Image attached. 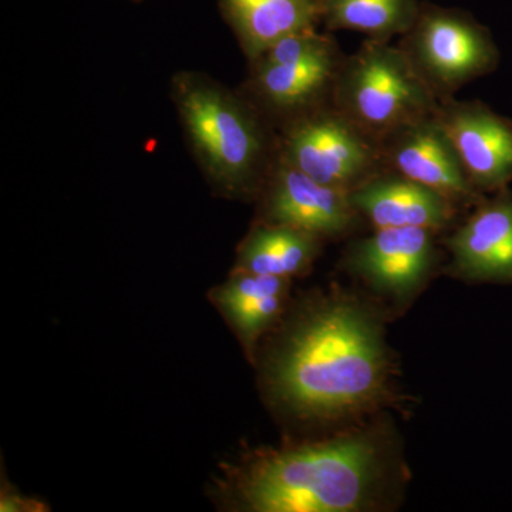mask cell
<instances>
[{"label":"cell","mask_w":512,"mask_h":512,"mask_svg":"<svg viewBox=\"0 0 512 512\" xmlns=\"http://www.w3.org/2000/svg\"><path fill=\"white\" fill-rule=\"evenodd\" d=\"M397 46L439 101L454 97L500 64V50L488 28L466 10L433 3H421L412 28Z\"/></svg>","instance_id":"cell-6"},{"label":"cell","mask_w":512,"mask_h":512,"mask_svg":"<svg viewBox=\"0 0 512 512\" xmlns=\"http://www.w3.org/2000/svg\"><path fill=\"white\" fill-rule=\"evenodd\" d=\"M291 279L252 274L232 268L222 284L208 292L210 302L254 362L259 342L286 311Z\"/></svg>","instance_id":"cell-14"},{"label":"cell","mask_w":512,"mask_h":512,"mask_svg":"<svg viewBox=\"0 0 512 512\" xmlns=\"http://www.w3.org/2000/svg\"><path fill=\"white\" fill-rule=\"evenodd\" d=\"M360 217L375 228L416 227L446 231L457 218V207L443 194L393 170L370 178L349 194Z\"/></svg>","instance_id":"cell-13"},{"label":"cell","mask_w":512,"mask_h":512,"mask_svg":"<svg viewBox=\"0 0 512 512\" xmlns=\"http://www.w3.org/2000/svg\"><path fill=\"white\" fill-rule=\"evenodd\" d=\"M220 10L248 63L278 40L322 22L315 0H220Z\"/></svg>","instance_id":"cell-15"},{"label":"cell","mask_w":512,"mask_h":512,"mask_svg":"<svg viewBox=\"0 0 512 512\" xmlns=\"http://www.w3.org/2000/svg\"><path fill=\"white\" fill-rule=\"evenodd\" d=\"M420 6L419 0H323L320 19L332 32L352 30L390 42L412 28Z\"/></svg>","instance_id":"cell-17"},{"label":"cell","mask_w":512,"mask_h":512,"mask_svg":"<svg viewBox=\"0 0 512 512\" xmlns=\"http://www.w3.org/2000/svg\"><path fill=\"white\" fill-rule=\"evenodd\" d=\"M436 117L478 192L494 194L508 187L512 181V120L483 101L454 97L439 101Z\"/></svg>","instance_id":"cell-11"},{"label":"cell","mask_w":512,"mask_h":512,"mask_svg":"<svg viewBox=\"0 0 512 512\" xmlns=\"http://www.w3.org/2000/svg\"><path fill=\"white\" fill-rule=\"evenodd\" d=\"M345 57L339 43L318 29L293 33L248 63L239 89L279 128L332 103Z\"/></svg>","instance_id":"cell-5"},{"label":"cell","mask_w":512,"mask_h":512,"mask_svg":"<svg viewBox=\"0 0 512 512\" xmlns=\"http://www.w3.org/2000/svg\"><path fill=\"white\" fill-rule=\"evenodd\" d=\"M332 103L380 141L390 131L433 114L439 100L399 46L366 39L343 60Z\"/></svg>","instance_id":"cell-4"},{"label":"cell","mask_w":512,"mask_h":512,"mask_svg":"<svg viewBox=\"0 0 512 512\" xmlns=\"http://www.w3.org/2000/svg\"><path fill=\"white\" fill-rule=\"evenodd\" d=\"M264 377L271 399L299 419L336 420L373 409L390 393L382 326L343 293L308 302L266 356Z\"/></svg>","instance_id":"cell-1"},{"label":"cell","mask_w":512,"mask_h":512,"mask_svg":"<svg viewBox=\"0 0 512 512\" xmlns=\"http://www.w3.org/2000/svg\"><path fill=\"white\" fill-rule=\"evenodd\" d=\"M171 100L195 163L212 191L256 201L279 156L278 128L241 89L184 70L171 79Z\"/></svg>","instance_id":"cell-3"},{"label":"cell","mask_w":512,"mask_h":512,"mask_svg":"<svg viewBox=\"0 0 512 512\" xmlns=\"http://www.w3.org/2000/svg\"><path fill=\"white\" fill-rule=\"evenodd\" d=\"M256 202V220L302 229L325 242L346 237L362 220L349 192L313 180L279 156Z\"/></svg>","instance_id":"cell-8"},{"label":"cell","mask_w":512,"mask_h":512,"mask_svg":"<svg viewBox=\"0 0 512 512\" xmlns=\"http://www.w3.org/2000/svg\"><path fill=\"white\" fill-rule=\"evenodd\" d=\"M433 229L376 228L346 251L343 264L373 291L406 302L426 284L437 261Z\"/></svg>","instance_id":"cell-9"},{"label":"cell","mask_w":512,"mask_h":512,"mask_svg":"<svg viewBox=\"0 0 512 512\" xmlns=\"http://www.w3.org/2000/svg\"><path fill=\"white\" fill-rule=\"evenodd\" d=\"M0 510L3 512H33L43 511L42 504L39 501L30 500L18 494V491H10L9 488H3L2 501H0Z\"/></svg>","instance_id":"cell-18"},{"label":"cell","mask_w":512,"mask_h":512,"mask_svg":"<svg viewBox=\"0 0 512 512\" xmlns=\"http://www.w3.org/2000/svg\"><path fill=\"white\" fill-rule=\"evenodd\" d=\"M380 147L389 170L433 188L457 207H476L484 200L485 195L468 180L436 111L390 131L380 138Z\"/></svg>","instance_id":"cell-10"},{"label":"cell","mask_w":512,"mask_h":512,"mask_svg":"<svg viewBox=\"0 0 512 512\" xmlns=\"http://www.w3.org/2000/svg\"><path fill=\"white\" fill-rule=\"evenodd\" d=\"M134 2H141V0H134Z\"/></svg>","instance_id":"cell-20"},{"label":"cell","mask_w":512,"mask_h":512,"mask_svg":"<svg viewBox=\"0 0 512 512\" xmlns=\"http://www.w3.org/2000/svg\"><path fill=\"white\" fill-rule=\"evenodd\" d=\"M485 198L444 244L450 271L470 282H512V191Z\"/></svg>","instance_id":"cell-12"},{"label":"cell","mask_w":512,"mask_h":512,"mask_svg":"<svg viewBox=\"0 0 512 512\" xmlns=\"http://www.w3.org/2000/svg\"><path fill=\"white\" fill-rule=\"evenodd\" d=\"M278 141L279 158L313 180L349 194L389 170L380 141L333 103L282 124Z\"/></svg>","instance_id":"cell-7"},{"label":"cell","mask_w":512,"mask_h":512,"mask_svg":"<svg viewBox=\"0 0 512 512\" xmlns=\"http://www.w3.org/2000/svg\"><path fill=\"white\" fill-rule=\"evenodd\" d=\"M323 244L311 232L256 220L239 242L234 269L292 281L311 271Z\"/></svg>","instance_id":"cell-16"},{"label":"cell","mask_w":512,"mask_h":512,"mask_svg":"<svg viewBox=\"0 0 512 512\" xmlns=\"http://www.w3.org/2000/svg\"><path fill=\"white\" fill-rule=\"evenodd\" d=\"M315 2H316V3H318V6H319V8H320V6H322V2H323V0H315Z\"/></svg>","instance_id":"cell-19"},{"label":"cell","mask_w":512,"mask_h":512,"mask_svg":"<svg viewBox=\"0 0 512 512\" xmlns=\"http://www.w3.org/2000/svg\"><path fill=\"white\" fill-rule=\"evenodd\" d=\"M382 448L369 433L288 450L256 451L218 481L232 510L352 512L372 504Z\"/></svg>","instance_id":"cell-2"}]
</instances>
